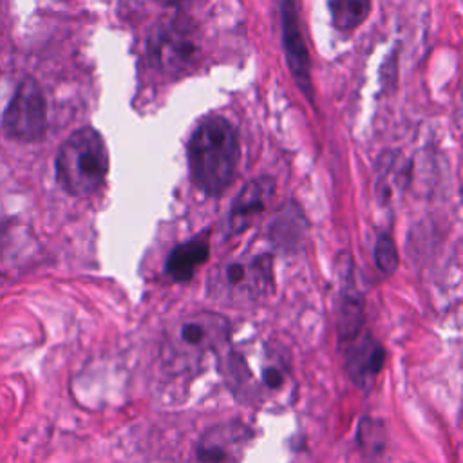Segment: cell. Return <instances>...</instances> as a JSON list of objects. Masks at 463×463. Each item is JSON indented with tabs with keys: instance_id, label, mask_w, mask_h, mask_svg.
Returning <instances> with one entry per match:
<instances>
[{
	"instance_id": "6da1fadb",
	"label": "cell",
	"mask_w": 463,
	"mask_h": 463,
	"mask_svg": "<svg viewBox=\"0 0 463 463\" xmlns=\"http://www.w3.org/2000/svg\"><path fill=\"white\" fill-rule=\"evenodd\" d=\"M226 364L232 391L248 403H279L293 392L288 356L268 344L242 345L230 353Z\"/></svg>"
},
{
	"instance_id": "7a4b0ae2",
	"label": "cell",
	"mask_w": 463,
	"mask_h": 463,
	"mask_svg": "<svg viewBox=\"0 0 463 463\" xmlns=\"http://www.w3.org/2000/svg\"><path fill=\"white\" fill-rule=\"evenodd\" d=\"M239 156V136L233 125L222 116L206 118L194 130L188 145L195 184L206 194L219 195L235 177Z\"/></svg>"
},
{
	"instance_id": "3957f363",
	"label": "cell",
	"mask_w": 463,
	"mask_h": 463,
	"mask_svg": "<svg viewBox=\"0 0 463 463\" xmlns=\"http://www.w3.org/2000/svg\"><path fill=\"white\" fill-rule=\"evenodd\" d=\"M107 172V145L90 127L72 132L58 148L56 179L71 195H92L103 186Z\"/></svg>"
},
{
	"instance_id": "277c9868",
	"label": "cell",
	"mask_w": 463,
	"mask_h": 463,
	"mask_svg": "<svg viewBox=\"0 0 463 463\" xmlns=\"http://www.w3.org/2000/svg\"><path fill=\"white\" fill-rule=\"evenodd\" d=\"M230 335L224 317L212 311H197L174 322L166 331V351L174 362L192 364L217 351Z\"/></svg>"
},
{
	"instance_id": "5b68a950",
	"label": "cell",
	"mask_w": 463,
	"mask_h": 463,
	"mask_svg": "<svg viewBox=\"0 0 463 463\" xmlns=\"http://www.w3.org/2000/svg\"><path fill=\"white\" fill-rule=\"evenodd\" d=\"M271 286V257L266 253L228 260L212 277L215 298L233 304L257 302L269 293Z\"/></svg>"
},
{
	"instance_id": "8992f818",
	"label": "cell",
	"mask_w": 463,
	"mask_h": 463,
	"mask_svg": "<svg viewBox=\"0 0 463 463\" xmlns=\"http://www.w3.org/2000/svg\"><path fill=\"white\" fill-rule=\"evenodd\" d=\"M4 130L11 139L31 143L45 136L47 101L36 80L27 78L16 87L5 112Z\"/></svg>"
},
{
	"instance_id": "52a82bcc",
	"label": "cell",
	"mask_w": 463,
	"mask_h": 463,
	"mask_svg": "<svg viewBox=\"0 0 463 463\" xmlns=\"http://www.w3.org/2000/svg\"><path fill=\"white\" fill-rule=\"evenodd\" d=\"M282 42L286 51L288 67L300 87V90L311 99L313 98V83H311V61L309 52L304 42L300 16H298V2L284 0L282 2Z\"/></svg>"
},
{
	"instance_id": "ba28073f",
	"label": "cell",
	"mask_w": 463,
	"mask_h": 463,
	"mask_svg": "<svg viewBox=\"0 0 463 463\" xmlns=\"http://www.w3.org/2000/svg\"><path fill=\"white\" fill-rule=\"evenodd\" d=\"M250 436V429L239 421L212 427L197 445L199 463H239Z\"/></svg>"
},
{
	"instance_id": "9c48e42d",
	"label": "cell",
	"mask_w": 463,
	"mask_h": 463,
	"mask_svg": "<svg viewBox=\"0 0 463 463\" xmlns=\"http://www.w3.org/2000/svg\"><path fill=\"white\" fill-rule=\"evenodd\" d=\"M150 56L163 71L175 72L194 61L197 56V45L186 29L172 25L152 38Z\"/></svg>"
},
{
	"instance_id": "30bf717a",
	"label": "cell",
	"mask_w": 463,
	"mask_h": 463,
	"mask_svg": "<svg viewBox=\"0 0 463 463\" xmlns=\"http://www.w3.org/2000/svg\"><path fill=\"white\" fill-rule=\"evenodd\" d=\"M277 184L271 177H255L242 186L237 194L232 212H230V230L242 232L246 230L262 212H266L275 199Z\"/></svg>"
},
{
	"instance_id": "8fae6325",
	"label": "cell",
	"mask_w": 463,
	"mask_h": 463,
	"mask_svg": "<svg viewBox=\"0 0 463 463\" xmlns=\"http://www.w3.org/2000/svg\"><path fill=\"white\" fill-rule=\"evenodd\" d=\"M383 347L369 333H362L347 340L345 369L358 387H369L373 383L383 367Z\"/></svg>"
},
{
	"instance_id": "7c38bea8",
	"label": "cell",
	"mask_w": 463,
	"mask_h": 463,
	"mask_svg": "<svg viewBox=\"0 0 463 463\" xmlns=\"http://www.w3.org/2000/svg\"><path fill=\"white\" fill-rule=\"evenodd\" d=\"M210 255V241L208 233L197 235L188 242H183L175 246L165 264V269L168 277L175 282H186L194 277L195 269L206 262Z\"/></svg>"
},
{
	"instance_id": "4fadbf2b",
	"label": "cell",
	"mask_w": 463,
	"mask_h": 463,
	"mask_svg": "<svg viewBox=\"0 0 463 463\" xmlns=\"http://www.w3.org/2000/svg\"><path fill=\"white\" fill-rule=\"evenodd\" d=\"M344 273V284H342V304H340V336L344 340H351L356 335H360L362 322H364V298L356 291L353 277H351V262L347 257V266Z\"/></svg>"
},
{
	"instance_id": "5bb4252c",
	"label": "cell",
	"mask_w": 463,
	"mask_h": 463,
	"mask_svg": "<svg viewBox=\"0 0 463 463\" xmlns=\"http://www.w3.org/2000/svg\"><path fill=\"white\" fill-rule=\"evenodd\" d=\"M333 24L342 33L362 25L371 11V0H327Z\"/></svg>"
},
{
	"instance_id": "9a60e30c",
	"label": "cell",
	"mask_w": 463,
	"mask_h": 463,
	"mask_svg": "<svg viewBox=\"0 0 463 463\" xmlns=\"http://www.w3.org/2000/svg\"><path fill=\"white\" fill-rule=\"evenodd\" d=\"M374 260L376 266L380 268V271H383L385 275L392 273L398 266V250L396 244L392 241V237L389 233H380L374 244Z\"/></svg>"
},
{
	"instance_id": "2e32d148",
	"label": "cell",
	"mask_w": 463,
	"mask_h": 463,
	"mask_svg": "<svg viewBox=\"0 0 463 463\" xmlns=\"http://www.w3.org/2000/svg\"><path fill=\"white\" fill-rule=\"evenodd\" d=\"M157 2H161V4H165V5H183V4H186L188 0H157Z\"/></svg>"
}]
</instances>
